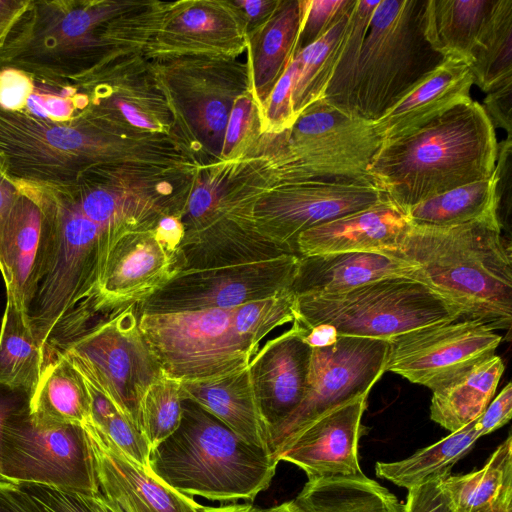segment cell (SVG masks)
<instances>
[{"label": "cell", "instance_id": "43", "mask_svg": "<svg viewBox=\"0 0 512 512\" xmlns=\"http://www.w3.org/2000/svg\"><path fill=\"white\" fill-rule=\"evenodd\" d=\"M404 512H458L442 479H436L408 490Z\"/></svg>", "mask_w": 512, "mask_h": 512}, {"label": "cell", "instance_id": "52", "mask_svg": "<svg viewBox=\"0 0 512 512\" xmlns=\"http://www.w3.org/2000/svg\"><path fill=\"white\" fill-rule=\"evenodd\" d=\"M201 120L208 131L213 133L225 132L229 112L226 105L219 101H209L201 110Z\"/></svg>", "mask_w": 512, "mask_h": 512}, {"label": "cell", "instance_id": "42", "mask_svg": "<svg viewBox=\"0 0 512 512\" xmlns=\"http://www.w3.org/2000/svg\"><path fill=\"white\" fill-rule=\"evenodd\" d=\"M18 485L31 495L45 512H97L90 504L87 495L41 484Z\"/></svg>", "mask_w": 512, "mask_h": 512}, {"label": "cell", "instance_id": "18", "mask_svg": "<svg viewBox=\"0 0 512 512\" xmlns=\"http://www.w3.org/2000/svg\"><path fill=\"white\" fill-rule=\"evenodd\" d=\"M313 348L293 326L267 341L252 359L249 370L256 398L269 432L301 404Z\"/></svg>", "mask_w": 512, "mask_h": 512}, {"label": "cell", "instance_id": "54", "mask_svg": "<svg viewBox=\"0 0 512 512\" xmlns=\"http://www.w3.org/2000/svg\"><path fill=\"white\" fill-rule=\"evenodd\" d=\"M28 1L0 0V41L25 9Z\"/></svg>", "mask_w": 512, "mask_h": 512}, {"label": "cell", "instance_id": "31", "mask_svg": "<svg viewBox=\"0 0 512 512\" xmlns=\"http://www.w3.org/2000/svg\"><path fill=\"white\" fill-rule=\"evenodd\" d=\"M43 372V352L25 314L7 296L0 329V382L34 393Z\"/></svg>", "mask_w": 512, "mask_h": 512}, {"label": "cell", "instance_id": "9", "mask_svg": "<svg viewBox=\"0 0 512 512\" xmlns=\"http://www.w3.org/2000/svg\"><path fill=\"white\" fill-rule=\"evenodd\" d=\"M139 315V304L123 306L86 330L59 355L140 429L142 397L151 384L166 375L139 329Z\"/></svg>", "mask_w": 512, "mask_h": 512}, {"label": "cell", "instance_id": "4", "mask_svg": "<svg viewBox=\"0 0 512 512\" xmlns=\"http://www.w3.org/2000/svg\"><path fill=\"white\" fill-rule=\"evenodd\" d=\"M427 0H379L356 62L346 113L375 122L445 59L425 35Z\"/></svg>", "mask_w": 512, "mask_h": 512}, {"label": "cell", "instance_id": "1", "mask_svg": "<svg viewBox=\"0 0 512 512\" xmlns=\"http://www.w3.org/2000/svg\"><path fill=\"white\" fill-rule=\"evenodd\" d=\"M497 215L455 226L411 224L387 251L414 265L419 282L457 307L463 318L496 331L512 324L511 246Z\"/></svg>", "mask_w": 512, "mask_h": 512}, {"label": "cell", "instance_id": "15", "mask_svg": "<svg viewBox=\"0 0 512 512\" xmlns=\"http://www.w3.org/2000/svg\"><path fill=\"white\" fill-rule=\"evenodd\" d=\"M185 269L180 248L161 241L153 229L125 234L113 248L97 303L101 317L140 304Z\"/></svg>", "mask_w": 512, "mask_h": 512}, {"label": "cell", "instance_id": "3", "mask_svg": "<svg viewBox=\"0 0 512 512\" xmlns=\"http://www.w3.org/2000/svg\"><path fill=\"white\" fill-rule=\"evenodd\" d=\"M178 428L151 449L149 470L182 494L212 501L253 500L266 490L278 461L190 399Z\"/></svg>", "mask_w": 512, "mask_h": 512}, {"label": "cell", "instance_id": "20", "mask_svg": "<svg viewBox=\"0 0 512 512\" xmlns=\"http://www.w3.org/2000/svg\"><path fill=\"white\" fill-rule=\"evenodd\" d=\"M388 277L419 281L414 265L387 251L300 256L291 290L295 296L340 294Z\"/></svg>", "mask_w": 512, "mask_h": 512}, {"label": "cell", "instance_id": "39", "mask_svg": "<svg viewBox=\"0 0 512 512\" xmlns=\"http://www.w3.org/2000/svg\"><path fill=\"white\" fill-rule=\"evenodd\" d=\"M299 71V58L294 56L272 89L264 107L269 128L283 132L293 125L297 115L293 108V87Z\"/></svg>", "mask_w": 512, "mask_h": 512}, {"label": "cell", "instance_id": "22", "mask_svg": "<svg viewBox=\"0 0 512 512\" xmlns=\"http://www.w3.org/2000/svg\"><path fill=\"white\" fill-rule=\"evenodd\" d=\"M181 391L183 398L200 405L242 439L268 449V428L249 367L223 377L181 382Z\"/></svg>", "mask_w": 512, "mask_h": 512}, {"label": "cell", "instance_id": "56", "mask_svg": "<svg viewBox=\"0 0 512 512\" xmlns=\"http://www.w3.org/2000/svg\"><path fill=\"white\" fill-rule=\"evenodd\" d=\"M122 115L134 126L144 129H154L155 125L137 108L126 101H117Z\"/></svg>", "mask_w": 512, "mask_h": 512}, {"label": "cell", "instance_id": "49", "mask_svg": "<svg viewBox=\"0 0 512 512\" xmlns=\"http://www.w3.org/2000/svg\"><path fill=\"white\" fill-rule=\"evenodd\" d=\"M0 512H45L20 485L0 479Z\"/></svg>", "mask_w": 512, "mask_h": 512}, {"label": "cell", "instance_id": "60", "mask_svg": "<svg viewBox=\"0 0 512 512\" xmlns=\"http://www.w3.org/2000/svg\"><path fill=\"white\" fill-rule=\"evenodd\" d=\"M264 512H305L302 510L295 502L294 500L284 502L280 505L274 506L272 508H269L267 510H264Z\"/></svg>", "mask_w": 512, "mask_h": 512}, {"label": "cell", "instance_id": "35", "mask_svg": "<svg viewBox=\"0 0 512 512\" xmlns=\"http://www.w3.org/2000/svg\"><path fill=\"white\" fill-rule=\"evenodd\" d=\"M379 0H356L339 47L337 62L322 99L346 113L353 74L371 15Z\"/></svg>", "mask_w": 512, "mask_h": 512}, {"label": "cell", "instance_id": "8", "mask_svg": "<svg viewBox=\"0 0 512 512\" xmlns=\"http://www.w3.org/2000/svg\"><path fill=\"white\" fill-rule=\"evenodd\" d=\"M109 150L93 120H42L0 107V172L13 182L68 187Z\"/></svg>", "mask_w": 512, "mask_h": 512}, {"label": "cell", "instance_id": "21", "mask_svg": "<svg viewBox=\"0 0 512 512\" xmlns=\"http://www.w3.org/2000/svg\"><path fill=\"white\" fill-rule=\"evenodd\" d=\"M473 84L466 64L447 59L375 121V129L383 142L408 136L471 100Z\"/></svg>", "mask_w": 512, "mask_h": 512}, {"label": "cell", "instance_id": "50", "mask_svg": "<svg viewBox=\"0 0 512 512\" xmlns=\"http://www.w3.org/2000/svg\"><path fill=\"white\" fill-rule=\"evenodd\" d=\"M19 195L17 185L0 172V260L6 226Z\"/></svg>", "mask_w": 512, "mask_h": 512}, {"label": "cell", "instance_id": "37", "mask_svg": "<svg viewBox=\"0 0 512 512\" xmlns=\"http://www.w3.org/2000/svg\"><path fill=\"white\" fill-rule=\"evenodd\" d=\"M356 0H303L294 56L321 38Z\"/></svg>", "mask_w": 512, "mask_h": 512}, {"label": "cell", "instance_id": "58", "mask_svg": "<svg viewBox=\"0 0 512 512\" xmlns=\"http://www.w3.org/2000/svg\"><path fill=\"white\" fill-rule=\"evenodd\" d=\"M202 512H264L250 504H233L219 507L204 506Z\"/></svg>", "mask_w": 512, "mask_h": 512}, {"label": "cell", "instance_id": "36", "mask_svg": "<svg viewBox=\"0 0 512 512\" xmlns=\"http://www.w3.org/2000/svg\"><path fill=\"white\" fill-rule=\"evenodd\" d=\"M183 399L181 382L167 376L145 391L140 403V430L151 449L178 428Z\"/></svg>", "mask_w": 512, "mask_h": 512}, {"label": "cell", "instance_id": "26", "mask_svg": "<svg viewBox=\"0 0 512 512\" xmlns=\"http://www.w3.org/2000/svg\"><path fill=\"white\" fill-rule=\"evenodd\" d=\"M504 368L502 359L494 355L434 390L431 420L451 433L479 418L494 396Z\"/></svg>", "mask_w": 512, "mask_h": 512}, {"label": "cell", "instance_id": "32", "mask_svg": "<svg viewBox=\"0 0 512 512\" xmlns=\"http://www.w3.org/2000/svg\"><path fill=\"white\" fill-rule=\"evenodd\" d=\"M458 512H479L512 491V437L509 434L476 471L442 479Z\"/></svg>", "mask_w": 512, "mask_h": 512}, {"label": "cell", "instance_id": "6", "mask_svg": "<svg viewBox=\"0 0 512 512\" xmlns=\"http://www.w3.org/2000/svg\"><path fill=\"white\" fill-rule=\"evenodd\" d=\"M139 329L165 375L180 382L242 371L261 347L237 307L140 313Z\"/></svg>", "mask_w": 512, "mask_h": 512}, {"label": "cell", "instance_id": "33", "mask_svg": "<svg viewBox=\"0 0 512 512\" xmlns=\"http://www.w3.org/2000/svg\"><path fill=\"white\" fill-rule=\"evenodd\" d=\"M469 68L474 84L486 93L512 79V0H497Z\"/></svg>", "mask_w": 512, "mask_h": 512}, {"label": "cell", "instance_id": "29", "mask_svg": "<svg viewBox=\"0 0 512 512\" xmlns=\"http://www.w3.org/2000/svg\"><path fill=\"white\" fill-rule=\"evenodd\" d=\"M294 502L305 512H404V503L366 475L308 481Z\"/></svg>", "mask_w": 512, "mask_h": 512}, {"label": "cell", "instance_id": "55", "mask_svg": "<svg viewBox=\"0 0 512 512\" xmlns=\"http://www.w3.org/2000/svg\"><path fill=\"white\" fill-rule=\"evenodd\" d=\"M280 1H239L250 20L268 19Z\"/></svg>", "mask_w": 512, "mask_h": 512}, {"label": "cell", "instance_id": "47", "mask_svg": "<svg viewBox=\"0 0 512 512\" xmlns=\"http://www.w3.org/2000/svg\"><path fill=\"white\" fill-rule=\"evenodd\" d=\"M253 113V103L247 97L239 98L228 117L224 132L223 153L228 155L236 147L248 129Z\"/></svg>", "mask_w": 512, "mask_h": 512}, {"label": "cell", "instance_id": "7", "mask_svg": "<svg viewBox=\"0 0 512 512\" xmlns=\"http://www.w3.org/2000/svg\"><path fill=\"white\" fill-rule=\"evenodd\" d=\"M281 133L276 171L281 184L372 183L369 166L383 143L374 122L349 115L318 99L297 116L291 128Z\"/></svg>", "mask_w": 512, "mask_h": 512}, {"label": "cell", "instance_id": "12", "mask_svg": "<svg viewBox=\"0 0 512 512\" xmlns=\"http://www.w3.org/2000/svg\"><path fill=\"white\" fill-rule=\"evenodd\" d=\"M299 255L179 272L139 304L140 313L229 309L291 289Z\"/></svg>", "mask_w": 512, "mask_h": 512}, {"label": "cell", "instance_id": "48", "mask_svg": "<svg viewBox=\"0 0 512 512\" xmlns=\"http://www.w3.org/2000/svg\"><path fill=\"white\" fill-rule=\"evenodd\" d=\"M32 395L33 393L25 388L0 382V441L8 421L30 409Z\"/></svg>", "mask_w": 512, "mask_h": 512}, {"label": "cell", "instance_id": "51", "mask_svg": "<svg viewBox=\"0 0 512 512\" xmlns=\"http://www.w3.org/2000/svg\"><path fill=\"white\" fill-rule=\"evenodd\" d=\"M154 231L161 241L175 249L180 248L185 234L180 217L172 213L163 215L159 219Z\"/></svg>", "mask_w": 512, "mask_h": 512}, {"label": "cell", "instance_id": "19", "mask_svg": "<svg viewBox=\"0 0 512 512\" xmlns=\"http://www.w3.org/2000/svg\"><path fill=\"white\" fill-rule=\"evenodd\" d=\"M411 223L388 197L366 209L302 232L299 256L338 252L390 251L401 244Z\"/></svg>", "mask_w": 512, "mask_h": 512}, {"label": "cell", "instance_id": "24", "mask_svg": "<svg viewBox=\"0 0 512 512\" xmlns=\"http://www.w3.org/2000/svg\"><path fill=\"white\" fill-rule=\"evenodd\" d=\"M497 0H427L425 35L445 59L472 63L473 48Z\"/></svg>", "mask_w": 512, "mask_h": 512}, {"label": "cell", "instance_id": "38", "mask_svg": "<svg viewBox=\"0 0 512 512\" xmlns=\"http://www.w3.org/2000/svg\"><path fill=\"white\" fill-rule=\"evenodd\" d=\"M87 103L88 99L85 95L76 94L69 97L61 90L53 91L34 81V89L28 96L22 111L42 120L67 123L77 117L76 111L86 107Z\"/></svg>", "mask_w": 512, "mask_h": 512}, {"label": "cell", "instance_id": "17", "mask_svg": "<svg viewBox=\"0 0 512 512\" xmlns=\"http://www.w3.org/2000/svg\"><path fill=\"white\" fill-rule=\"evenodd\" d=\"M83 427L92 449L100 492L120 512H202L204 506L133 461L90 420Z\"/></svg>", "mask_w": 512, "mask_h": 512}, {"label": "cell", "instance_id": "25", "mask_svg": "<svg viewBox=\"0 0 512 512\" xmlns=\"http://www.w3.org/2000/svg\"><path fill=\"white\" fill-rule=\"evenodd\" d=\"M301 1H282L261 26L252 43V82L260 104L294 57L301 22Z\"/></svg>", "mask_w": 512, "mask_h": 512}, {"label": "cell", "instance_id": "5", "mask_svg": "<svg viewBox=\"0 0 512 512\" xmlns=\"http://www.w3.org/2000/svg\"><path fill=\"white\" fill-rule=\"evenodd\" d=\"M463 318L461 311L426 284L388 277L332 295H300L294 321L335 328L339 336L387 340L422 327Z\"/></svg>", "mask_w": 512, "mask_h": 512}, {"label": "cell", "instance_id": "28", "mask_svg": "<svg viewBox=\"0 0 512 512\" xmlns=\"http://www.w3.org/2000/svg\"><path fill=\"white\" fill-rule=\"evenodd\" d=\"M477 419L405 459L377 462L376 475L408 490L449 476L453 466L472 450L481 437Z\"/></svg>", "mask_w": 512, "mask_h": 512}, {"label": "cell", "instance_id": "11", "mask_svg": "<svg viewBox=\"0 0 512 512\" xmlns=\"http://www.w3.org/2000/svg\"><path fill=\"white\" fill-rule=\"evenodd\" d=\"M387 340L339 336L330 346L313 348L305 396L297 409L268 435L275 458L281 448L308 424L360 396H368L385 372Z\"/></svg>", "mask_w": 512, "mask_h": 512}, {"label": "cell", "instance_id": "23", "mask_svg": "<svg viewBox=\"0 0 512 512\" xmlns=\"http://www.w3.org/2000/svg\"><path fill=\"white\" fill-rule=\"evenodd\" d=\"M17 187L20 195L6 226L0 271L7 296H11L26 315L40 256L43 216L36 200L22 187Z\"/></svg>", "mask_w": 512, "mask_h": 512}, {"label": "cell", "instance_id": "10", "mask_svg": "<svg viewBox=\"0 0 512 512\" xmlns=\"http://www.w3.org/2000/svg\"><path fill=\"white\" fill-rule=\"evenodd\" d=\"M0 479L34 483L84 495L100 492L83 425H41L30 409L13 416L0 441Z\"/></svg>", "mask_w": 512, "mask_h": 512}, {"label": "cell", "instance_id": "44", "mask_svg": "<svg viewBox=\"0 0 512 512\" xmlns=\"http://www.w3.org/2000/svg\"><path fill=\"white\" fill-rule=\"evenodd\" d=\"M34 89V80L27 73L12 67L0 69V107L22 111Z\"/></svg>", "mask_w": 512, "mask_h": 512}, {"label": "cell", "instance_id": "41", "mask_svg": "<svg viewBox=\"0 0 512 512\" xmlns=\"http://www.w3.org/2000/svg\"><path fill=\"white\" fill-rule=\"evenodd\" d=\"M95 426L126 456L149 469L150 445L141 430L121 412H114L101 425Z\"/></svg>", "mask_w": 512, "mask_h": 512}, {"label": "cell", "instance_id": "2", "mask_svg": "<svg viewBox=\"0 0 512 512\" xmlns=\"http://www.w3.org/2000/svg\"><path fill=\"white\" fill-rule=\"evenodd\" d=\"M497 151L495 128L482 104L471 99L408 136L383 142L368 174L406 213L431 197L489 178Z\"/></svg>", "mask_w": 512, "mask_h": 512}, {"label": "cell", "instance_id": "45", "mask_svg": "<svg viewBox=\"0 0 512 512\" xmlns=\"http://www.w3.org/2000/svg\"><path fill=\"white\" fill-rule=\"evenodd\" d=\"M482 107L494 128H502L512 137V79L489 91Z\"/></svg>", "mask_w": 512, "mask_h": 512}, {"label": "cell", "instance_id": "57", "mask_svg": "<svg viewBox=\"0 0 512 512\" xmlns=\"http://www.w3.org/2000/svg\"><path fill=\"white\" fill-rule=\"evenodd\" d=\"M87 498L97 512H120L101 492L94 495H87Z\"/></svg>", "mask_w": 512, "mask_h": 512}, {"label": "cell", "instance_id": "14", "mask_svg": "<svg viewBox=\"0 0 512 512\" xmlns=\"http://www.w3.org/2000/svg\"><path fill=\"white\" fill-rule=\"evenodd\" d=\"M386 197L370 182L285 183L254 203L253 216L263 237L298 255L297 239L302 232L371 207Z\"/></svg>", "mask_w": 512, "mask_h": 512}, {"label": "cell", "instance_id": "46", "mask_svg": "<svg viewBox=\"0 0 512 512\" xmlns=\"http://www.w3.org/2000/svg\"><path fill=\"white\" fill-rule=\"evenodd\" d=\"M512 416V384L509 382L488 404L477 419L481 436L490 434L508 423Z\"/></svg>", "mask_w": 512, "mask_h": 512}, {"label": "cell", "instance_id": "16", "mask_svg": "<svg viewBox=\"0 0 512 512\" xmlns=\"http://www.w3.org/2000/svg\"><path fill=\"white\" fill-rule=\"evenodd\" d=\"M367 397L360 396L321 415L290 439L275 459L301 468L308 481L362 477L358 443Z\"/></svg>", "mask_w": 512, "mask_h": 512}, {"label": "cell", "instance_id": "27", "mask_svg": "<svg viewBox=\"0 0 512 512\" xmlns=\"http://www.w3.org/2000/svg\"><path fill=\"white\" fill-rule=\"evenodd\" d=\"M30 415L41 425H84L90 420L86 382L64 356L43 369L31 398Z\"/></svg>", "mask_w": 512, "mask_h": 512}, {"label": "cell", "instance_id": "30", "mask_svg": "<svg viewBox=\"0 0 512 512\" xmlns=\"http://www.w3.org/2000/svg\"><path fill=\"white\" fill-rule=\"evenodd\" d=\"M497 175L431 197L411 207L406 215L413 225L455 226L497 215Z\"/></svg>", "mask_w": 512, "mask_h": 512}, {"label": "cell", "instance_id": "59", "mask_svg": "<svg viewBox=\"0 0 512 512\" xmlns=\"http://www.w3.org/2000/svg\"><path fill=\"white\" fill-rule=\"evenodd\" d=\"M479 512H512V491L507 492L493 505Z\"/></svg>", "mask_w": 512, "mask_h": 512}, {"label": "cell", "instance_id": "40", "mask_svg": "<svg viewBox=\"0 0 512 512\" xmlns=\"http://www.w3.org/2000/svg\"><path fill=\"white\" fill-rule=\"evenodd\" d=\"M223 21V17L217 16L216 9L193 6L178 13L172 22V32L180 33L184 38L189 36L192 40L197 36L199 44L203 43L204 37L210 44L213 40L220 41V37L226 40L228 24H222Z\"/></svg>", "mask_w": 512, "mask_h": 512}, {"label": "cell", "instance_id": "13", "mask_svg": "<svg viewBox=\"0 0 512 512\" xmlns=\"http://www.w3.org/2000/svg\"><path fill=\"white\" fill-rule=\"evenodd\" d=\"M501 341V335L473 319L422 327L388 341L385 372L434 391L494 356Z\"/></svg>", "mask_w": 512, "mask_h": 512}, {"label": "cell", "instance_id": "53", "mask_svg": "<svg viewBox=\"0 0 512 512\" xmlns=\"http://www.w3.org/2000/svg\"><path fill=\"white\" fill-rule=\"evenodd\" d=\"M299 326L301 327L304 342L312 348L333 345L339 337L335 328L329 325L319 324L311 327H303L299 324Z\"/></svg>", "mask_w": 512, "mask_h": 512}, {"label": "cell", "instance_id": "34", "mask_svg": "<svg viewBox=\"0 0 512 512\" xmlns=\"http://www.w3.org/2000/svg\"><path fill=\"white\" fill-rule=\"evenodd\" d=\"M353 6L321 38L295 55L299 58V71L292 99L297 116L308 105L322 99L337 62L340 43Z\"/></svg>", "mask_w": 512, "mask_h": 512}]
</instances>
